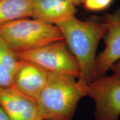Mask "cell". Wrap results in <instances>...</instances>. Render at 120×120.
<instances>
[{"mask_svg": "<svg viewBox=\"0 0 120 120\" xmlns=\"http://www.w3.org/2000/svg\"><path fill=\"white\" fill-rule=\"evenodd\" d=\"M49 72L32 62L22 60L13 76L11 87L36 101L47 83Z\"/></svg>", "mask_w": 120, "mask_h": 120, "instance_id": "8992f818", "label": "cell"}, {"mask_svg": "<svg viewBox=\"0 0 120 120\" xmlns=\"http://www.w3.org/2000/svg\"><path fill=\"white\" fill-rule=\"evenodd\" d=\"M113 0H85L83 4L87 10L100 11L109 6Z\"/></svg>", "mask_w": 120, "mask_h": 120, "instance_id": "8fae6325", "label": "cell"}, {"mask_svg": "<svg viewBox=\"0 0 120 120\" xmlns=\"http://www.w3.org/2000/svg\"><path fill=\"white\" fill-rule=\"evenodd\" d=\"M13 77L7 71L0 60V87H11L12 85Z\"/></svg>", "mask_w": 120, "mask_h": 120, "instance_id": "7c38bea8", "label": "cell"}, {"mask_svg": "<svg viewBox=\"0 0 120 120\" xmlns=\"http://www.w3.org/2000/svg\"><path fill=\"white\" fill-rule=\"evenodd\" d=\"M0 120H10L1 107H0Z\"/></svg>", "mask_w": 120, "mask_h": 120, "instance_id": "9a60e30c", "label": "cell"}, {"mask_svg": "<svg viewBox=\"0 0 120 120\" xmlns=\"http://www.w3.org/2000/svg\"><path fill=\"white\" fill-rule=\"evenodd\" d=\"M0 107L10 120H37L36 101L12 87H0Z\"/></svg>", "mask_w": 120, "mask_h": 120, "instance_id": "ba28073f", "label": "cell"}, {"mask_svg": "<svg viewBox=\"0 0 120 120\" xmlns=\"http://www.w3.org/2000/svg\"><path fill=\"white\" fill-rule=\"evenodd\" d=\"M79 69L77 82L86 91V87L97 77L96 53L99 42L105 35L107 22L81 21L73 16L57 26Z\"/></svg>", "mask_w": 120, "mask_h": 120, "instance_id": "6da1fadb", "label": "cell"}, {"mask_svg": "<svg viewBox=\"0 0 120 120\" xmlns=\"http://www.w3.org/2000/svg\"><path fill=\"white\" fill-rule=\"evenodd\" d=\"M0 36L15 52L36 49L64 40L57 26L34 18L16 19L0 26Z\"/></svg>", "mask_w": 120, "mask_h": 120, "instance_id": "3957f363", "label": "cell"}, {"mask_svg": "<svg viewBox=\"0 0 120 120\" xmlns=\"http://www.w3.org/2000/svg\"><path fill=\"white\" fill-rule=\"evenodd\" d=\"M105 20L108 25L105 34L106 46L96 57L97 76L105 75L120 60V19L115 13L106 15Z\"/></svg>", "mask_w": 120, "mask_h": 120, "instance_id": "52a82bcc", "label": "cell"}, {"mask_svg": "<svg viewBox=\"0 0 120 120\" xmlns=\"http://www.w3.org/2000/svg\"><path fill=\"white\" fill-rule=\"evenodd\" d=\"M66 1H68L75 6H79L81 4H83L85 0H66Z\"/></svg>", "mask_w": 120, "mask_h": 120, "instance_id": "5bb4252c", "label": "cell"}, {"mask_svg": "<svg viewBox=\"0 0 120 120\" xmlns=\"http://www.w3.org/2000/svg\"></svg>", "mask_w": 120, "mask_h": 120, "instance_id": "e0dca14e", "label": "cell"}, {"mask_svg": "<svg viewBox=\"0 0 120 120\" xmlns=\"http://www.w3.org/2000/svg\"><path fill=\"white\" fill-rule=\"evenodd\" d=\"M34 0H0V26L32 17Z\"/></svg>", "mask_w": 120, "mask_h": 120, "instance_id": "30bf717a", "label": "cell"}, {"mask_svg": "<svg viewBox=\"0 0 120 120\" xmlns=\"http://www.w3.org/2000/svg\"><path fill=\"white\" fill-rule=\"evenodd\" d=\"M116 13V15H117V16H118V17H119L120 18V8L119 9V10H118V11H117L116 12V13Z\"/></svg>", "mask_w": 120, "mask_h": 120, "instance_id": "2e32d148", "label": "cell"}, {"mask_svg": "<svg viewBox=\"0 0 120 120\" xmlns=\"http://www.w3.org/2000/svg\"><path fill=\"white\" fill-rule=\"evenodd\" d=\"M113 72V74L120 76V61L114 64L110 69Z\"/></svg>", "mask_w": 120, "mask_h": 120, "instance_id": "4fadbf2b", "label": "cell"}, {"mask_svg": "<svg viewBox=\"0 0 120 120\" xmlns=\"http://www.w3.org/2000/svg\"><path fill=\"white\" fill-rule=\"evenodd\" d=\"M76 6L66 0H34L32 17L57 26L75 16Z\"/></svg>", "mask_w": 120, "mask_h": 120, "instance_id": "9c48e42d", "label": "cell"}, {"mask_svg": "<svg viewBox=\"0 0 120 120\" xmlns=\"http://www.w3.org/2000/svg\"><path fill=\"white\" fill-rule=\"evenodd\" d=\"M86 96L95 102L96 120H118L120 115V76H97L87 85Z\"/></svg>", "mask_w": 120, "mask_h": 120, "instance_id": "5b68a950", "label": "cell"}, {"mask_svg": "<svg viewBox=\"0 0 120 120\" xmlns=\"http://www.w3.org/2000/svg\"><path fill=\"white\" fill-rule=\"evenodd\" d=\"M17 57L36 64L51 72L71 74L79 78L77 61L64 40L23 51L15 52Z\"/></svg>", "mask_w": 120, "mask_h": 120, "instance_id": "277c9868", "label": "cell"}, {"mask_svg": "<svg viewBox=\"0 0 120 120\" xmlns=\"http://www.w3.org/2000/svg\"><path fill=\"white\" fill-rule=\"evenodd\" d=\"M86 91L72 75L49 72L47 81L36 101L37 120H72Z\"/></svg>", "mask_w": 120, "mask_h": 120, "instance_id": "7a4b0ae2", "label": "cell"}]
</instances>
